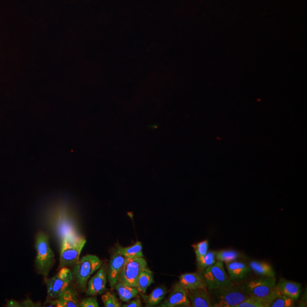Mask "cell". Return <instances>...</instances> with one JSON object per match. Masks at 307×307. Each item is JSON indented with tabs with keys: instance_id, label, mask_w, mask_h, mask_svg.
Here are the masks:
<instances>
[{
	"instance_id": "cell-1",
	"label": "cell",
	"mask_w": 307,
	"mask_h": 307,
	"mask_svg": "<svg viewBox=\"0 0 307 307\" xmlns=\"http://www.w3.org/2000/svg\"><path fill=\"white\" fill-rule=\"evenodd\" d=\"M35 247L37 255L35 267L38 274L48 277L55 262V256L51 249L48 235L43 232L36 235Z\"/></svg>"
},
{
	"instance_id": "cell-3",
	"label": "cell",
	"mask_w": 307,
	"mask_h": 307,
	"mask_svg": "<svg viewBox=\"0 0 307 307\" xmlns=\"http://www.w3.org/2000/svg\"><path fill=\"white\" fill-rule=\"evenodd\" d=\"M208 291L214 307H236L248 296L239 284L235 283L224 288Z\"/></svg>"
},
{
	"instance_id": "cell-12",
	"label": "cell",
	"mask_w": 307,
	"mask_h": 307,
	"mask_svg": "<svg viewBox=\"0 0 307 307\" xmlns=\"http://www.w3.org/2000/svg\"><path fill=\"white\" fill-rule=\"evenodd\" d=\"M178 283L187 290L207 288L202 271L183 274L179 276Z\"/></svg>"
},
{
	"instance_id": "cell-15",
	"label": "cell",
	"mask_w": 307,
	"mask_h": 307,
	"mask_svg": "<svg viewBox=\"0 0 307 307\" xmlns=\"http://www.w3.org/2000/svg\"><path fill=\"white\" fill-rule=\"evenodd\" d=\"M188 296L191 306H212L211 297L207 288L188 290Z\"/></svg>"
},
{
	"instance_id": "cell-14",
	"label": "cell",
	"mask_w": 307,
	"mask_h": 307,
	"mask_svg": "<svg viewBox=\"0 0 307 307\" xmlns=\"http://www.w3.org/2000/svg\"><path fill=\"white\" fill-rule=\"evenodd\" d=\"M51 305L58 307H78L79 303L76 290L71 285L61 293L57 298L48 300Z\"/></svg>"
},
{
	"instance_id": "cell-18",
	"label": "cell",
	"mask_w": 307,
	"mask_h": 307,
	"mask_svg": "<svg viewBox=\"0 0 307 307\" xmlns=\"http://www.w3.org/2000/svg\"><path fill=\"white\" fill-rule=\"evenodd\" d=\"M249 267L253 272L259 276L266 277H275V272L270 264L261 261L252 260L249 264Z\"/></svg>"
},
{
	"instance_id": "cell-16",
	"label": "cell",
	"mask_w": 307,
	"mask_h": 307,
	"mask_svg": "<svg viewBox=\"0 0 307 307\" xmlns=\"http://www.w3.org/2000/svg\"><path fill=\"white\" fill-rule=\"evenodd\" d=\"M276 289L281 294L289 297L294 300H298L301 292V284L296 281L281 278L276 284Z\"/></svg>"
},
{
	"instance_id": "cell-25",
	"label": "cell",
	"mask_w": 307,
	"mask_h": 307,
	"mask_svg": "<svg viewBox=\"0 0 307 307\" xmlns=\"http://www.w3.org/2000/svg\"><path fill=\"white\" fill-rule=\"evenodd\" d=\"M294 300L279 293L270 307H292L294 306Z\"/></svg>"
},
{
	"instance_id": "cell-8",
	"label": "cell",
	"mask_w": 307,
	"mask_h": 307,
	"mask_svg": "<svg viewBox=\"0 0 307 307\" xmlns=\"http://www.w3.org/2000/svg\"><path fill=\"white\" fill-rule=\"evenodd\" d=\"M147 268L146 260L143 257L126 258L118 282L136 288L138 276Z\"/></svg>"
},
{
	"instance_id": "cell-4",
	"label": "cell",
	"mask_w": 307,
	"mask_h": 307,
	"mask_svg": "<svg viewBox=\"0 0 307 307\" xmlns=\"http://www.w3.org/2000/svg\"><path fill=\"white\" fill-rule=\"evenodd\" d=\"M102 265V262L98 257L90 254L82 257L74 266V278L81 291H86L87 283L91 276L98 270Z\"/></svg>"
},
{
	"instance_id": "cell-30",
	"label": "cell",
	"mask_w": 307,
	"mask_h": 307,
	"mask_svg": "<svg viewBox=\"0 0 307 307\" xmlns=\"http://www.w3.org/2000/svg\"><path fill=\"white\" fill-rule=\"evenodd\" d=\"M7 306L10 307H20L22 306V305L16 301L11 300L8 301Z\"/></svg>"
},
{
	"instance_id": "cell-11",
	"label": "cell",
	"mask_w": 307,
	"mask_h": 307,
	"mask_svg": "<svg viewBox=\"0 0 307 307\" xmlns=\"http://www.w3.org/2000/svg\"><path fill=\"white\" fill-rule=\"evenodd\" d=\"M126 260V258L124 256L116 252L112 256L107 271V279L112 289L115 288L119 281V276Z\"/></svg>"
},
{
	"instance_id": "cell-20",
	"label": "cell",
	"mask_w": 307,
	"mask_h": 307,
	"mask_svg": "<svg viewBox=\"0 0 307 307\" xmlns=\"http://www.w3.org/2000/svg\"><path fill=\"white\" fill-rule=\"evenodd\" d=\"M114 289L117 291L121 301L124 302L129 301L139 294L136 288L120 282H118Z\"/></svg>"
},
{
	"instance_id": "cell-24",
	"label": "cell",
	"mask_w": 307,
	"mask_h": 307,
	"mask_svg": "<svg viewBox=\"0 0 307 307\" xmlns=\"http://www.w3.org/2000/svg\"><path fill=\"white\" fill-rule=\"evenodd\" d=\"M216 252V251H208L203 257L197 260V267L199 271H202L216 263L217 261Z\"/></svg>"
},
{
	"instance_id": "cell-22",
	"label": "cell",
	"mask_w": 307,
	"mask_h": 307,
	"mask_svg": "<svg viewBox=\"0 0 307 307\" xmlns=\"http://www.w3.org/2000/svg\"><path fill=\"white\" fill-rule=\"evenodd\" d=\"M116 252L124 256L126 258L143 257L142 245L141 242H137L129 247H119Z\"/></svg>"
},
{
	"instance_id": "cell-26",
	"label": "cell",
	"mask_w": 307,
	"mask_h": 307,
	"mask_svg": "<svg viewBox=\"0 0 307 307\" xmlns=\"http://www.w3.org/2000/svg\"><path fill=\"white\" fill-rule=\"evenodd\" d=\"M101 299L105 307H121V304L114 294L106 292L101 296Z\"/></svg>"
},
{
	"instance_id": "cell-28",
	"label": "cell",
	"mask_w": 307,
	"mask_h": 307,
	"mask_svg": "<svg viewBox=\"0 0 307 307\" xmlns=\"http://www.w3.org/2000/svg\"><path fill=\"white\" fill-rule=\"evenodd\" d=\"M80 307H99V305L98 301L96 297H90L83 300L79 303Z\"/></svg>"
},
{
	"instance_id": "cell-29",
	"label": "cell",
	"mask_w": 307,
	"mask_h": 307,
	"mask_svg": "<svg viewBox=\"0 0 307 307\" xmlns=\"http://www.w3.org/2000/svg\"><path fill=\"white\" fill-rule=\"evenodd\" d=\"M122 307H141L142 303L140 298H137L135 300L129 302V303L122 305Z\"/></svg>"
},
{
	"instance_id": "cell-13",
	"label": "cell",
	"mask_w": 307,
	"mask_h": 307,
	"mask_svg": "<svg viewBox=\"0 0 307 307\" xmlns=\"http://www.w3.org/2000/svg\"><path fill=\"white\" fill-rule=\"evenodd\" d=\"M226 264L228 275L233 282L244 280L252 273L249 265L234 260Z\"/></svg>"
},
{
	"instance_id": "cell-19",
	"label": "cell",
	"mask_w": 307,
	"mask_h": 307,
	"mask_svg": "<svg viewBox=\"0 0 307 307\" xmlns=\"http://www.w3.org/2000/svg\"><path fill=\"white\" fill-rule=\"evenodd\" d=\"M154 281L153 274L152 271L148 268H146L142 271L139 276H138L136 288L139 293L145 294L148 288Z\"/></svg>"
},
{
	"instance_id": "cell-6",
	"label": "cell",
	"mask_w": 307,
	"mask_h": 307,
	"mask_svg": "<svg viewBox=\"0 0 307 307\" xmlns=\"http://www.w3.org/2000/svg\"><path fill=\"white\" fill-rule=\"evenodd\" d=\"M208 290H217L234 284L224 268V263L217 260L202 271Z\"/></svg>"
},
{
	"instance_id": "cell-5",
	"label": "cell",
	"mask_w": 307,
	"mask_h": 307,
	"mask_svg": "<svg viewBox=\"0 0 307 307\" xmlns=\"http://www.w3.org/2000/svg\"><path fill=\"white\" fill-rule=\"evenodd\" d=\"M275 277H259L245 280L239 284L240 288L250 296L265 297L276 291Z\"/></svg>"
},
{
	"instance_id": "cell-21",
	"label": "cell",
	"mask_w": 307,
	"mask_h": 307,
	"mask_svg": "<svg viewBox=\"0 0 307 307\" xmlns=\"http://www.w3.org/2000/svg\"><path fill=\"white\" fill-rule=\"evenodd\" d=\"M166 293L167 290L165 287H159L154 290L149 295H142V298L145 301L146 306H154L161 303Z\"/></svg>"
},
{
	"instance_id": "cell-27",
	"label": "cell",
	"mask_w": 307,
	"mask_h": 307,
	"mask_svg": "<svg viewBox=\"0 0 307 307\" xmlns=\"http://www.w3.org/2000/svg\"><path fill=\"white\" fill-rule=\"evenodd\" d=\"M196 257V261L204 257L208 252L209 243L207 239L204 240L192 245Z\"/></svg>"
},
{
	"instance_id": "cell-23",
	"label": "cell",
	"mask_w": 307,
	"mask_h": 307,
	"mask_svg": "<svg viewBox=\"0 0 307 307\" xmlns=\"http://www.w3.org/2000/svg\"><path fill=\"white\" fill-rule=\"evenodd\" d=\"M240 255L242 254L234 250H221L216 252V260L225 264L237 260Z\"/></svg>"
},
{
	"instance_id": "cell-17",
	"label": "cell",
	"mask_w": 307,
	"mask_h": 307,
	"mask_svg": "<svg viewBox=\"0 0 307 307\" xmlns=\"http://www.w3.org/2000/svg\"><path fill=\"white\" fill-rule=\"evenodd\" d=\"M279 292L276 290L274 293L265 297L248 296L236 307H270Z\"/></svg>"
},
{
	"instance_id": "cell-9",
	"label": "cell",
	"mask_w": 307,
	"mask_h": 307,
	"mask_svg": "<svg viewBox=\"0 0 307 307\" xmlns=\"http://www.w3.org/2000/svg\"><path fill=\"white\" fill-rule=\"evenodd\" d=\"M107 272L105 265H101L96 274L87 283L86 294L89 296L102 295L106 290Z\"/></svg>"
},
{
	"instance_id": "cell-7",
	"label": "cell",
	"mask_w": 307,
	"mask_h": 307,
	"mask_svg": "<svg viewBox=\"0 0 307 307\" xmlns=\"http://www.w3.org/2000/svg\"><path fill=\"white\" fill-rule=\"evenodd\" d=\"M74 278L73 271L69 268L60 269L59 272L53 278H45V282L47 286L49 300L57 298L59 295L71 285Z\"/></svg>"
},
{
	"instance_id": "cell-10",
	"label": "cell",
	"mask_w": 307,
	"mask_h": 307,
	"mask_svg": "<svg viewBox=\"0 0 307 307\" xmlns=\"http://www.w3.org/2000/svg\"><path fill=\"white\" fill-rule=\"evenodd\" d=\"M161 307L191 306L188 296V290L179 283L173 286L171 293L167 299L160 305Z\"/></svg>"
},
{
	"instance_id": "cell-2",
	"label": "cell",
	"mask_w": 307,
	"mask_h": 307,
	"mask_svg": "<svg viewBox=\"0 0 307 307\" xmlns=\"http://www.w3.org/2000/svg\"><path fill=\"white\" fill-rule=\"evenodd\" d=\"M86 244V239L68 234L61 244L59 269L74 266L80 260V255Z\"/></svg>"
}]
</instances>
